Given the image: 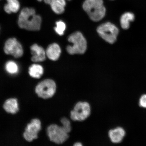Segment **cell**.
Returning <instances> with one entry per match:
<instances>
[{"instance_id": "obj_1", "label": "cell", "mask_w": 146, "mask_h": 146, "mask_svg": "<svg viewBox=\"0 0 146 146\" xmlns=\"http://www.w3.org/2000/svg\"><path fill=\"white\" fill-rule=\"evenodd\" d=\"M18 23L21 29L30 31H38L41 28L42 18L40 16L36 15L34 8H25L21 10Z\"/></svg>"}, {"instance_id": "obj_2", "label": "cell", "mask_w": 146, "mask_h": 146, "mask_svg": "<svg viewBox=\"0 0 146 146\" xmlns=\"http://www.w3.org/2000/svg\"><path fill=\"white\" fill-rule=\"evenodd\" d=\"M83 9L92 21H98L104 17L106 9L103 0H86Z\"/></svg>"}, {"instance_id": "obj_3", "label": "cell", "mask_w": 146, "mask_h": 146, "mask_svg": "<svg viewBox=\"0 0 146 146\" xmlns=\"http://www.w3.org/2000/svg\"><path fill=\"white\" fill-rule=\"evenodd\" d=\"M68 41L72 44L67 47V52L69 54H82L85 52L87 47V41L81 32H76L70 35L68 38Z\"/></svg>"}, {"instance_id": "obj_4", "label": "cell", "mask_w": 146, "mask_h": 146, "mask_svg": "<svg viewBox=\"0 0 146 146\" xmlns=\"http://www.w3.org/2000/svg\"><path fill=\"white\" fill-rule=\"evenodd\" d=\"M97 31L99 35L107 42L113 44L116 41L119 30L113 24L109 22L102 24L98 27Z\"/></svg>"}, {"instance_id": "obj_5", "label": "cell", "mask_w": 146, "mask_h": 146, "mask_svg": "<svg viewBox=\"0 0 146 146\" xmlns=\"http://www.w3.org/2000/svg\"><path fill=\"white\" fill-rule=\"evenodd\" d=\"M91 108L90 104L87 102H79L74 106L70 112V117L73 121H84L90 116Z\"/></svg>"}, {"instance_id": "obj_6", "label": "cell", "mask_w": 146, "mask_h": 146, "mask_svg": "<svg viewBox=\"0 0 146 146\" xmlns=\"http://www.w3.org/2000/svg\"><path fill=\"white\" fill-rule=\"evenodd\" d=\"M47 135L51 141L57 144H62L69 138V133L64 128L56 124L49 126L47 129Z\"/></svg>"}, {"instance_id": "obj_7", "label": "cell", "mask_w": 146, "mask_h": 146, "mask_svg": "<svg viewBox=\"0 0 146 146\" xmlns=\"http://www.w3.org/2000/svg\"><path fill=\"white\" fill-rule=\"evenodd\" d=\"M56 84L53 80L46 79L38 84L36 88V92L40 97L47 99L52 97L56 93Z\"/></svg>"}, {"instance_id": "obj_8", "label": "cell", "mask_w": 146, "mask_h": 146, "mask_svg": "<svg viewBox=\"0 0 146 146\" xmlns=\"http://www.w3.org/2000/svg\"><path fill=\"white\" fill-rule=\"evenodd\" d=\"M4 50L5 54L11 55L15 58L21 57L23 54L22 46L15 38H11L7 40Z\"/></svg>"}, {"instance_id": "obj_9", "label": "cell", "mask_w": 146, "mask_h": 146, "mask_svg": "<svg viewBox=\"0 0 146 146\" xmlns=\"http://www.w3.org/2000/svg\"><path fill=\"white\" fill-rule=\"evenodd\" d=\"M41 123L38 119H34L27 125L23 134L24 137L27 141H32L38 138V133L41 129Z\"/></svg>"}, {"instance_id": "obj_10", "label": "cell", "mask_w": 146, "mask_h": 146, "mask_svg": "<svg viewBox=\"0 0 146 146\" xmlns=\"http://www.w3.org/2000/svg\"><path fill=\"white\" fill-rule=\"evenodd\" d=\"M125 131L123 127H117L110 130L108 135L111 142L114 143H119L123 141L125 135Z\"/></svg>"}, {"instance_id": "obj_11", "label": "cell", "mask_w": 146, "mask_h": 146, "mask_svg": "<svg viewBox=\"0 0 146 146\" xmlns=\"http://www.w3.org/2000/svg\"><path fill=\"white\" fill-rule=\"evenodd\" d=\"M31 50L32 61L38 62H43L45 60L46 53L42 47L35 44L31 47Z\"/></svg>"}, {"instance_id": "obj_12", "label": "cell", "mask_w": 146, "mask_h": 146, "mask_svg": "<svg viewBox=\"0 0 146 146\" xmlns=\"http://www.w3.org/2000/svg\"><path fill=\"white\" fill-rule=\"evenodd\" d=\"M61 52V48L57 44L54 43L47 47L46 53L49 59L55 61L59 59Z\"/></svg>"}, {"instance_id": "obj_13", "label": "cell", "mask_w": 146, "mask_h": 146, "mask_svg": "<svg viewBox=\"0 0 146 146\" xmlns=\"http://www.w3.org/2000/svg\"><path fill=\"white\" fill-rule=\"evenodd\" d=\"M3 108L7 112L14 114L19 110L17 100L15 98H10L5 102Z\"/></svg>"}, {"instance_id": "obj_14", "label": "cell", "mask_w": 146, "mask_h": 146, "mask_svg": "<svg viewBox=\"0 0 146 146\" xmlns=\"http://www.w3.org/2000/svg\"><path fill=\"white\" fill-rule=\"evenodd\" d=\"M50 5L55 13L60 14L64 11L66 3L65 0H52Z\"/></svg>"}, {"instance_id": "obj_15", "label": "cell", "mask_w": 146, "mask_h": 146, "mask_svg": "<svg viewBox=\"0 0 146 146\" xmlns=\"http://www.w3.org/2000/svg\"><path fill=\"white\" fill-rule=\"evenodd\" d=\"M135 18L134 14L132 12H127L122 15L120 20L122 28L125 30L128 29L130 22L134 21Z\"/></svg>"}, {"instance_id": "obj_16", "label": "cell", "mask_w": 146, "mask_h": 146, "mask_svg": "<svg viewBox=\"0 0 146 146\" xmlns=\"http://www.w3.org/2000/svg\"><path fill=\"white\" fill-rule=\"evenodd\" d=\"M7 3L5 5V11L8 14L17 12L20 9V5L18 0H7Z\"/></svg>"}, {"instance_id": "obj_17", "label": "cell", "mask_w": 146, "mask_h": 146, "mask_svg": "<svg viewBox=\"0 0 146 146\" xmlns=\"http://www.w3.org/2000/svg\"><path fill=\"white\" fill-rule=\"evenodd\" d=\"M43 69L41 65L36 64H33L29 68V74L31 77L39 78L43 74Z\"/></svg>"}, {"instance_id": "obj_18", "label": "cell", "mask_w": 146, "mask_h": 146, "mask_svg": "<svg viewBox=\"0 0 146 146\" xmlns=\"http://www.w3.org/2000/svg\"><path fill=\"white\" fill-rule=\"evenodd\" d=\"M5 69L9 74H15L19 71V66L15 62L9 61L5 64Z\"/></svg>"}, {"instance_id": "obj_19", "label": "cell", "mask_w": 146, "mask_h": 146, "mask_svg": "<svg viewBox=\"0 0 146 146\" xmlns=\"http://www.w3.org/2000/svg\"><path fill=\"white\" fill-rule=\"evenodd\" d=\"M56 27L54 28L56 32L59 35H63L66 27L65 23L63 21H60L56 22Z\"/></svg>"}, {"instance_id": "obj_20", "label": "cell", "mask_w": 146, "mask_h": 146, "mask_svg": "<svg viewBox=\"0 0 146 146\" xmlns=\"http://www.w3.org/2000/svg\"><path fill=\"white\" fill-rule=\"evenodd\" d=\"M62 127L66 132L69 133L72 131V126L70 120L68 118L64 117L61 120Z\"/></svg>"}, {"instance_id": "obj_21", "label": "cell", "mask_w": 146, "mask_h": 146, "mask_svg": "<svg viewBox=\"0 0 146 146\" xmlns=\"http://www.w3.org/2000/svg\"><path fill=\"white\" fill-rule=\"evenodd\" d=\"M139 104L140 107L146 109V94L142 95L140 98Z\"/></svg>"}, {"instance_id": "obj_22", "label": "cell", "mask_w": 146, "mask_h": 146, "mask_svg": "<svg viewBox=\"0 0 146 146\" xmlns=\"http://www.w3.org/2000/svg\"><path fill=\"white\" fill-rule=\"evenodd\" d=\"M37 1L40 2L44 1V2L46 3V4H50L51 1H52V0H37Z\"/></svg>"}, {"instance_id": "obj_23", "label": "cell", "mask_w": 146, "mask_h": 146, "mask_svg": "<svg viewBox=\"0 0 146 146\" xmlns=\"http://www.w3.org/2000/svg\"><path fill=\"white\" fill-rule=\"evenodd\" d=\"M82 145H83L80 142H76L74 145V146H82Z\"/></svg>"}, {"instance_id": "obj_24", "label": "cell", "mask_w": 146, "mask_h": 146, "mask_svg": "<svg viewBox=\"0 0 146 146\" xmlns=\"http://www.w3.org/2000/svg\"><path fill=\"white\" fill-rule=\"evenodd\" d=\"M68 1H70V0H68Z\"/></svg>"}, {"instance_id": "obj_25", "label": "cell", "mask_w": 146, "mask_h": 146, "mask_svg": "<svg viewBox=\"0 0 146 146\" xmlns=\"http://www.w3.org/2000/svg\"><path fill=\"white\" fill-rule=\"evenodd\" d=\"M112 1H113V0H112Z\"/></svg>"}]
</instances>
